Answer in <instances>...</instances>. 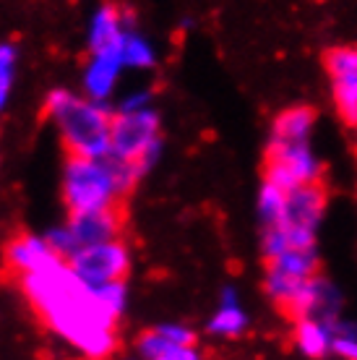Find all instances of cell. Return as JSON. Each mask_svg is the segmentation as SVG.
<instances>
[{
  "label": "cell",
  "instance_id": "7",
  "mask_svg": "<svg viewBox=\"0 0 357 360\" xmlns=\"http://www.w3.org/2000/svg\"><path fill=\"white\" fill-rule=\"evenodd\" d=\"M125 225H128V209L125 204L105 209H91V212H76L68 214V233H71L76 253L89 245L110 243V240H123Z\"/></svg>",
  "mask_w": 357,
  "mask_h": 360
},
{
  "label": "cell",
  "instance_id": "10",
  "mask_svg": "<svg viewBox=\"0 0 357 360\" xmlns=\"http://www.w3.org/2000/svg\"><path fill=\"white\" fill-rule=\"evenodd\" d=\"M3 262L6 269L18 279L29 277V274H39V271H50L53 266L63 262L60 256L50 248L45 238H37L29 233L13 235L6 248H3Z\"/></svg>",
  "mask_w": 357,
  "mask_h": 360
},
{
  "label": "cell",
  "instance_id": "1",
  "mask_svg": "<svg viewBox=\"0 0 357 360\" xmlns=\"http://www.w3.org/2000/svg\"><path fill=\"white\" fill-rule=\"evenodd\" d=\"M18 288L24 290L39 319L84 352V358L105 360L115 350V326L120 316L99 300L91 285H86L68 262L18 279Z\"/></svg>",
  "mask_w": 357,
  "mask_h": 360
},
{
  "label": "cell",
  "instance_id": "5",
  "mask_svg": "<svg viewBox=\"0 0 357 360\" xmlns=\"http://www.w3.org/2000/svg\"><path fill=\"white\" fill-rule=\"evenodd\" d=\"M323 165L311 141H271L266 146L264 180L274 183L282 191H295L300 186L321 183Z\"/></svg>",
  "mask_w": 357,
  "mask_h": 360
},
{
  "label": "cell",
  "instance_id": "19",
  "mask_svg": "<svg viewBox=\"0 0 357 360\" xmlns=\"http://www.w3.org/2000/svg\"><path fill=\"white\" fill-rule=\"evenodd\" d=\"M123 63L134 65V68H152L154 65V50L149 47L146 39H141L134 32H125L123 42Z\"/></svg>",
  "mask_w": 357,
  "mask_h": 360
},
{
  "label": "cell",
  "instance_id": "17",
  "mask_svg": "<svg viewBox=\"0 0 357 360\" xmlns=\"http://www.w3.org/2000/svg\"><path fill=\"white\" fill-rule=\"evenodd\" d=\"M285 198L287 191H282L274 183H261L259 198H256V212H259V219L264 227H274L282 217V209H285Z\"/></svg>",
  "mask_w": 357,
  "mask_h": 360
},
{
  "label": "cell",
  "instance_id": "20",
  "mask_svg": "<svg viewBox=\"0 0 357 360\" xmlns=\"http://www.w3.org/2000/svg\"><path fill=\"white\" fill-rule=\"evenodd\" d=\"M13 68H16V50H13V45H0V108L6 105L11 86H13Z\"/></svg>",
  "mask_w": 357,
  "mask_h": 360
},
{
  "label": "cell",
  "instance_id": "16",
  "mask_svg": "<svg viewBox=\"0 0 357 360\" xmlns=\"http://www.w3.org/2000/svg\"><path fill=\"white\" fill-rule=\"evenodd\" d=\"M318 266H321V259H318L316 248H292V251L279 253L266 262V269H274L292 279L318 277Z\"/></svg>",
  "mask_w": 357,
  "mask_h": 360
},
{
  "label": "cell",
  "instance_id": "21",
  "mask_svg": "<svg viewBox=\"0 0 357 360\" xmlns=\"http://www.w3.org/2000/svg\"><path fill=\"white\" fill-rule=\"evenodd\" d=\"M157 332L162 337H167L170 342L175 345H183V347H190V345H196V332L186 324H160L157 326Z\"/></svg>",
  "mask_w": 357,
  "mask_h": 360
},
{
  "label": "cell",
  "instance_id": "13",
  "mask_svg": "<svg viewBox=\"0 0 357 360\" xmlns=\"http://www.w3.org/2000/svg\"><path fill=\"white\" fill-rule=\"evenodd\" d=\"M337 321V319H334ZM334 321L326 319H297L295 321V347L305 358L321 360L334 350Z\"/></svg>",
  "mask_w": 357,
  "mask_h": 360
},
{
  "label": "cell",
  "instance_id": "6",
  "mask_svg": "<svg viewBox=\"0 0 357 360\" xmlns=\"http://www.w3.org/2000/svg\"><path fill=\"white\" fill-rule=\"evenodd\" d=\"M68 264L86 285H110V282L128 279L131 253L125 240H110V243L81 248Z\"/></svg>",
  "mask_w": 357,
  "mask_h": 360
},
{
  "label": "cell",
  "instance_id": "4",
  "mask_svg": "<svg viewBox=\"0 0 357 360\" xmlns=\"http://www.w3.org/2000/svg\"><path fill=\"white\" fill-rule=\"evenodd\" d=\"M162 146L160 115L149 108L115 110L112 123V144L110 154L125 162H134L141 172L154 165Z\"/></svg>",
  "mask_w": 357,
  "mask_h": 360
},
{
  "label": "cell",
  "instance_id": "9",
  "mask_svg": "<svg viewBox=\"0 0 357 360\" xmlns=\"http://www.w3.org/2000/svg\"><path fill=\"white\" fill-rule=\"evenodd\" d=\"M326 204H329V193L321 183L287 191L285 209H282L277 225L295 230V233L318 235V227H321L323 214H326Z\"/></svg>",
  "mask_w": 357,
  "mask_h": 360
},
{
  "label": "cell",
  "instance_id": "12",
  "mask_svg": "<svg viewBox=\"0 0 357 360\" xmlns=\"http://www.w3.org/2000/svg\"><path fill=\"white\" fill-rule=\"evenodd\" d=\"M250 319L242 308L240 297H238V290L235 288H224L222 295H219V306H216L214 316L209 319L206 324V332L214 334V337H224V340H233V337H240L248 329Z\"/></svg>",
  "mask_w": 357,
  "mask_h": 360
},
{
  "label": "cell",
  "instance_id": "2",
  "mask_svg": "<svg viewBox=\"0 0 357 360\" xmlns=\"http://www.w3.org/2000/svg\"><path fill=\"white\" fill-rule=\"evenodd\" d=\"M141 178L143 172L134 162L117 160L112 154L99 160L68 157L63 167V201L68 214L128 204V196Z\"/></svg>",
  "mask_w": 357,
  "mask_h": 360
},
{
  "label": "cell",
  "instance_id": "8",
  "mask_svg": "<svg viewBox=\"0 0 357 360\" xmlns=\"http://www.w3.org/2000/svg\"><path fill=\"white\" fill-rule=\"evenodd\" d=\"M331 79V97L347 126L357 128V47H331L323 55Z\"/></svg>",
  "mask_w": 357,
  "mask_h": 360
},
{
  "label": "cell",
  "instance_id": "14",
  "mask_svg": "<svg viewBox=\"0 0 357 360\" xmlns=\"http://www.w3.org/2000/svg\"><path fill=\"white\" fill-rule=\"evenodd\" d=\"M125 32L123 27V16H120V8L108 3L94 13L91 18V29H89V50L91 53H105V50H115V47H123L125 42Z\"/></svg>",
  "mask_w": 357,
  "mask_h": 360
},
{
  "label": "cell",
  "instance_id": "22",
  "mask_svg": "<svg viewBox=\"0 0 357 360\" xmlns=\"http://www.w3.org/2000/svg\"><path fill=\"white\" fill-rule=\"evenodd\" d=\"M154 360H201V352H198L196 345H190V347H183V345H172L167 350L157 355Z\"/></svg>",
  "mask_w": 357,
  "mask_h": 360
},
{
  "label": "cell",
  "instance_id": "23",
  "mask_svg": "<svg viewBox=\"0 0 357 360\" xmlns=\"http://www.w3.org/2000/svg\"><path fill=\"white\" fill-rule=\"evenodd\" d=\"M86 360H89V358H86Z\"/></svg>",
  "mask_w": 357,
  "mask_h": 360
},
{
  "label": "cell",
  "instance_id": "24",
  "mask_svg": "<svg viewBox=\"0 0 357 360\" xmlns=\"http://www.w3.org/2000/svg\"><path fill=\"white\" fill-rule=\"evenodd\" d=\"M355 131H357V128H355Z\"/></svg>",
  "mask_w": 357,
  "mask_h": 360
},
{
  "label": "cell",
  "instance_id": "11",
  "mask_svg": "<svg viewBox=\"0 0 357 360\" xmlns=\"http://www.w3.org/2000/svg\"><path fill=\"white\" fill-rule=\"evenodd\" d=\"M123 65V47L105 50V53H91V60L86 65V73H84L86 97L94 99V102H105L112 86H115L117 73Z\"/></svg>",
  "mask_w": 357,
  "mask_h": 360
},
{
  "label": "cell",
  "instance_id": "18",
  "mask_svg": "<svg viewBox=\"0 0 357 360\" xmlns=\"http://www.w3.org/2000/svg\"><path fill=\"white\" fill-rule=\"evenodd\" d=\"M334 355L342 360H357V324L347 319L334 321Z\"/></svg>",
  "mask_w": 357,
  "mask_h": 360
},
{
  "label": "cell",
  "instance_id": "15",
  "mask_svg": "<svg viewBox=\"0 0 357 360\" xmlns=\"http://www.w3.org/2000/svg\"><path fill=\"white\" fill-rule=\"evenodd\" d=\"M316 128V110L308 105L282 110L271 123V141H311Z\"/></svg>",
  "mask_w": 357,
  "mask_h": 360
},
{
  "label": "cell",
  "instance_id": "3",
  "mask_svg": "<svg viewBox=\"0 0 357 360\" xmlns=\"http://www.w3.org/2000/svg\"><path fill=\"white\" fill-rule=\"evenodd\" d=\"M45 108L60 134L63 149L68 152V157L99 160L110 154L115 110L108 108L105 102H94L73 91L55 89L50 91Z\"/></svg>",
  "mask_w": 357,
  "mask_h": 360
}]
</instances>
